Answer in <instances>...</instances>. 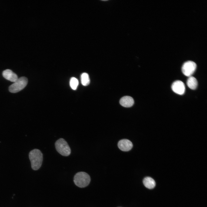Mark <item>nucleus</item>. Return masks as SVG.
I'll list each match as a JSON object with an SVG mask.
<instances>
[{
    "mask_svg": "<svg viewBox=\"0 0 207 207\" xmlns=\"http://www.w3.org/2000/svg\"><path fill=\"white\" fill-rule=\"evenodd\" d=\"M2 75L5 79L12 82H15L18 78L17 74L10 69L4 70Z\"/></svg>",
    "mask_w": 207,
    "mask_h": 207,
    "instance_id": "8",
    "label": "nucleus"
},
{
    "mask_svg": "<svg viewBox=\"0 0 207 207\" xmlns=\"http://www.w3.org/2000/svg\"><path fill=\"white\" fill-rule=\"evenodd\" d=\"M29 157L32 168L37 170L41 167L43 160V154L41 152L37 149H34L30 152Z\"/></svg>",
    "mask_w": 207,
    "mask_h": 207,
    "instance_id": "1",
    "label": "nucleus"
},
{
    "mask_svg": "<svg viewBox=\"0 0 207 207\" xmlns=\"http://www.w3.org/2000/svg\"><path fill=\"white\" fill-rule=\"evenodd\" d=\"M81 81L82 85L84 86H87L89 84L90 79L88 74L84 72L81 74Z\"/></svg>",
    "mask_w": 207,
    "mask_h": 207,
    "instance_id": "12",
    "label": "nucleus"
},
{
    "mask_svg": "<svg viewBox=\"0 0 207 207\" xmlns=\"http://www.w3.org/2000/svg\"><path fill=\"white\" fill-rule=\"evenodd\" d=\"M55 147L57 151L62 155L67 156L71 152V149L68 143L64 139L60 138L55 142Z\"/></svg>",
    "mask_w": 207,
    "mask_h": 207,
    "instance_id": "3",
    "label": "nucleus"
},
{
    "mask_svg": "<svg viewBox=\"0 0 207 207\" xmlns=\"http://www.w3.org/2000/svg\"><path fill=\"white\" fill-rule=\"evenodd\" d=\"M78 80L74 77H72L70 80V85L72 89L75 90L76 89L78 85Z\"/></svg>",
    "mask_w": 207,
    "mask_h": 207,
    "instance_id": "13",
    "label": "nucleus"
},
{
    "mask_svg": "<svg viewBox=\"0 0 207 207\" xmlns=\"http://www.w3.org/2000/svg\"><path fill=\"white\" fill-rule=\"evenodd\" d=\"M120 104L125 107H130L133 106L134 100L131 97L126 96L121 98L120 100Z\"/></svg>",
    "mask_w": 207,
    "mask_h": 207,
    "instance_id": "9",
    "label": "nucleus"
},
{
    "mask_svg": "<svg viewBox=\"0 0 207 207\" xmlns=\"http://www.w3.org/2000/svg\"><path fill=\"white\" fill-rule=\"evenodd\" d=\"M118 146L122 151H128L132 149L133 144L130 140L127 139H123L119 141Z\"/></svg>",
    "mask_w": 207,
    "mask_h": 207,
    "instance_id": "7",
    "label": "nucleus"
},
{
    "mask_svg": "<svg viewBox=\"0 0 207 207\" xmlns=\"http://www.w3.org/2000/svg\"><path fill=\"white\" fill-rule=\"evenodd\" d=\"M197 67L194 62L188 61L185 62L182 67V71L183 74L187 76H191L195 72Z\"/></svg>",
    "mask_w": 207,
    "mask_h": 207,
    "instance_id": "5",
    "label": "nucleus"
},
{
    "mask_svg": "<svg viewBox=\"0 0 207 207\" xmlns=\"http://www.w3.org/2000/svg\"><path fill=\"white\" fill-rule=\"evenodd\" d=\"M187 84L188 87L192 90L195 89L198 85V81L194 77L191 76L189 77L187 81Z\"/></svg>",
    "mask_w": 207,
    "mask_h": 207,
    "instance_id": "11",
    "label": "nucleus"
},
{
    "mask_svg": "<svg viewBox=\"0 0 207 207\" xmlns=\"http://www.w3.org/2000/svg\"><path fill=\"white\" fill-rule=\"evenodd\" d=\"M171 89L173 92L180 95H183L185 91V86L182 81L177 80L174 81L171 85Z\"/></svg>",
    "mask_w": 207,
    "mask_h": 207,
    "instance_id": "6",
    "label": "nucleus"
},
{
    "mask_svg": "<svg viewBox=\"0 0 207 207\" xmlns=\"http://www.w3.org/2000/svg\"><path fill=\"white\" fill-rule=\"evenodd\" d=\"M74 181L77 186L81 188L84 187L89 184L90 177L87 173L80 172L77 173L75 175Z\"/></svg>",
    "mask_w": 207,
    "mask_h": 207,
    "instance_id": "2",
    "label": "nucleus"
},
{
    "mask_svg": "<svg viewBox=\"0 0 207 207\" xmlns=\"http://www.w3.org/2000/svg\"><path fill=\"white\" fill-rule=\"evenodd\" d=\"M28 82V79L26 77L23 76L18 78L9 87V91L12 93L18 92L25 87Z\"/></svg>",
    "mask_w": 207,
    "mask_h": 207,
    "instance_id": "4",
    "label": "nucleus"
},
{
    "mask_svg": "<svg viewBox=\"0 0 207 207\" xmlns=\"http://www.w3.org/2000/svg\"><path fill=\"white\" fill-rule=\"evenodd\" d=\"M143 183L144 186L149 189H152L154 187L156 183L154 180L150 177H146L143 179Z\"/></svg>",
    "mask_w": 207,
    "mask_h": 207,
    "instance_id": "10",
    "label": "nucleus"
}]
</instances>
